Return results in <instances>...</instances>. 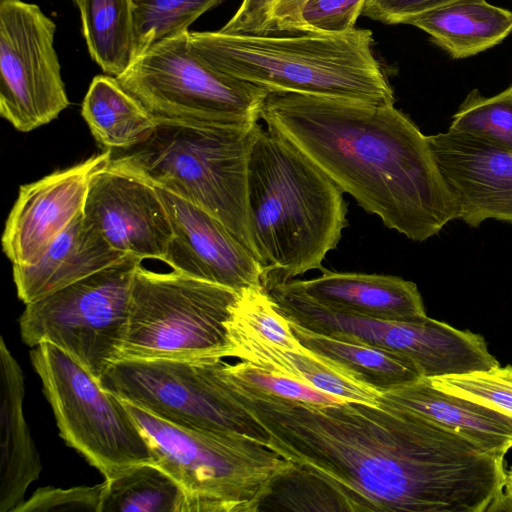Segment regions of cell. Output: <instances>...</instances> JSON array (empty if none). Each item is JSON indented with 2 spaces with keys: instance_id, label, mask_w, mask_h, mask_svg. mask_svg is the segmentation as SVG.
Listing matches in <instances>:
<instances>
[{
  "instance_id": "cell-8",
  "label": "cell",
  "mask_w": 512,
  "mask_h": 512,
  "mask_svg": "<svg viewBox=\"0 0 512 512\" xmlns=\"http://www.w3.org/2000/svg\"><path fill=\"white\" fill-rule=\"evenodd\" d=\"M116 78L157 124L253 125L268 95L207 63L193 49L189 31L151 45Z\"/></svg>"
},
{
  "instance_id": "cell-6",
  "label": "cell",
  "mask_w": 512,
  "mask_h": 512,
  "mask_svg": "<svg viewBox=\"0 0 512 512\" xmlns=\"http://www.w3.org/2000/svg\"><path fill=\"white\" fill-rule=\"evenodd\" d=\"M155 464L185 490L188 512H257L292 464L245 435L183 428L122 400Z\"/></svg>"
},
{
  "instance_id": "cell-33",
  "label": "cell",
  "mask_w": 512,
  "mask_h": 512,
  "mask_svg": "<svg viewBox=\"0 0 512 512\" xmlns=\"http://www.w3.org/2000/svg\"><path fill=\"white\" fill-rule=\"evenodd\" d=\"M366 0H308L297 26V33L336 34L356 27Z\"/></svg>"
},
{
  "instance_id": "cell-15",
  "label": "cell",
  "mask_w": 512,
  "mask_h": 512,
  "mask_svg": "<svg viewBox=\"0 0 512 512\" xmlns=\"http://www.w3.org/2000/svg\"><path fill=\"white\" fill-rule=\"evenodd\" d=\"M83 215L115 250L164 261L172 226L156 188L145 180L108 166L98 171Z\"/></svg>"
},
{
  "instance_id": "cell-30",
  "label": "cell",
  "mask_w": 512,
  "mask_h": 512,
  "mask_svg": "<svg viewBox=\"0 0 512 512\" xmlns=\"http://www.w3.org/2000/svg\"><path fill=\"white\" fill-rule=\"evenodd\" d=\"M427 379V378H426ZM453 393L490 403L512 414V366L428 379Z\"/></svg>"
},
{
  "instance_id": "cell-5",
  "label": "cell",
  "mask_w": 512,
  "mask_h": 512,
  "mask_svg": "<svg viewBox=\"0 0 512 512\" xmlns=\"http://www.w3.org/2000/svg\"><path fill=\"white\" fill-rule=\"evenodd\" d=\"M261 125L158 123L143 142L111 150L108 167L133 174L204 209L253 251L247 175Z\"/></svg>"
},
{
  "instance_id": "cell-12",
  "label": "cell",
  "mask_w": 512,
  "mask_h": 512,
  "mask_svg": "<svg viewBox=\"0 0 512 512\" xmlns=\"http://www.w3.org/2000/svg\"><path fill=\"white\" fill-rule=\"evenodd\" d=\"M55 32L38 5L0 1V115L20 132L50 123L70 104Z\"/></svg>"
},
{
  "instance_id": "cell-19",
  "label": "cell",
  "mask_w": 512,
  "mask_h": 512,
  "mask_svg": "<svg viewBox=\"0 0 512 512\" xmlns=\"http://www.w3.org/2000/svg\"><path fill=\"white\" fill-rule=\"evenodd\" d=\"M380 400L425 415L489 453L505 457L512 448V414L490 403L435 386L426 378L381 393Z\"/></svg>"
},
{
  "instance_id": "cell-20",
  "label": "cell",
  "mask_w": 512,
  "mask_h": 512,
  "mask_svg": "<svg viewBox=\"0 0 512 512\" xmlns=\"http://www.w3.org/2000/svg\"><path fill=\"white\" fill-rule=\"evenodd\" d=\"M23 371L0 338V512H12L42 464L25 420Z\"/></svg>"
},
{
  "instance_id": "cell-27",
  "label": "cell",
  "mask_w": 512,
  "mask_h": 512,
  "mask_svg": "<svg viewBox=\"0 0 512 512\" xmlns=\"http://www.w3.org/2000/svg\"><path fill=\"white\" fill-rule=\"evenodd\" d=\"M223 1L133 0L135 58L156 42L187 32L201 15Z\"/></svg>"
},
{
  "instance_id": "cell-23",
  "label": "cell",
  "mask_w": 512,
  "mask_h": 512,
  "mask_svg": "<svg viewBox=\"0 0 512 512\" xmlns=\"http://www.w3.org/2000/svg\"><path fill=\"white\" fill-rule=\"evenodd\" d=\"M289 323L303 347L381 393L423 378L414 363L401 354L313 332L291 321Z\"/></svg>"
},
{
  "instance_id": "cell-17",
  "label": "cell",
  "mask_w": 512,
  "mask_h": 512,
  "mask_svg": "<svg viewBox=\"0 0 512 512\" xmlns=\"http://www.w3.org/2000/svg\"><path fill=\"white\" fill-rule=\"evenodd\" d=\"M284 282L337 313L399 322L427 316L416 284L397 276L323 269L317 278Z\"/></svg>"
},
{
  "instance_id": "cell-18",
  "label": "cell",
  "mask_w": 512,
  "mask_h": 512,
  "mask_svg": "<svg viewBox=\"0 0 512 512\" xmlns=\"http://www.w3.org/2000/svg\"><path fill=\"white\" fill-rule=\"evenodd\" d=\"M104 239L83 213L31 264L13 265L18 298L28 304L125 257Z\"/></svg>"
},
{
  "instance_id": "cell-3",
  "label": "cell",
  "mask_w": 512,
  "mask_h": 512,
  "mask_svg": "<svg viewBox=\"0 0 512 512\" xmlns=\"http://www.w3.org/2000/svg\"><path fill=\"white\" fill-rule=\"evenodd\" d=\"M343 194L303 152L261 125L249 156L247 204L264 287L324 269L348 225Z\"/></svg>"
},
{
  "instance_id": "cell-32",
  "label": "cell",
  "mask_w": 512,
  "mask_h": 512,
  "mask_svg": "<svg viewBox=\"0 0 512 512\" xmlns=\"http://www.w3.org/2000/svg\"><path fill=\"white\" fill-rule=\"evenodd\" d=\"M104 481L94 486L41 487L12 512H100Z\"/></svg>"
},
{
  "instance_id": "cell-25",
  "label": "cell",
  "mask_w": 512,
  "mask_h": 512,
  "mask_svg": "<svg viewBox=\"0 0 512 512\" xmlns=\"http://www.w3.org/2000/svg\"><path fill=\"white\" fill-rule=\"evenodd\" d=\"M77 6L91 58L119 76L135 58L133 0H79Z\"/></svg>"
},
{
  "instance_id": "cell-37",
  "label": "cell",
  "mask_w": 512,
  "mask_h": 512,
  "mask_svg": "<svg viewBox=\"0 0 512 512\" xmlns=\"http://www.w3.org/2000/svg\"><path fill=\"white\" fill-rule=\"evenodd\" d=\"M487 512H512V467L506 470L501 493Z\"/></svg>"
},
{
  "instance_id": "cell-2",
  "label": "cell",
  "mask_w": 512,
  "mask_h": 512,
  "mask_svg": "<svg viewBox=\"0 0 512 512\" xmlns=\"http://www.w3.org/2000/svg\"><path fill=\"white\" fill-rule=\"evenodd\" d=\"M260 119L387 228L421 242L458 219L427 136L394 104L269 92Z\"/></svg>"
},
{
  "instance_id": "cell-29",
  "label": "cell",
  "mask_w": 512,
  "mask_h": 512,
  "mask_svg": "<svg viewBox=\"0 0 512 512\" xmlns=\"http://www.w3.org/2000/svg\"><path fill=\"white\" fill-rule=\"evenodd\" d=\"M234 318L272 344L291 350L304 348L294 336L289 321L277 311L264 288L241 292Z\"/></svg>"
},
{
  "instance_id": "cell-26",
  "label": "cell",
  "mask_w": 512,
  "mask_h": 512,
  "mask_svg": "<svg viewBox=\"0 0 512 512\" xmlns=\"http://www.w3.org/2000/svg\"><path fill=\"white\" fill-rule=\"evenodd\" d=\"M100 512H188V497L157 464L141 463L104 479Z\"/></svg>"
},
{
  "instance_id": "cell-36",
  "label": "cell",
  "mask_w": 512,
  "mask_h": 512,
  "mask_svg": "<svg viewBox=\"0 0 512 512\" xmlns=\"http://www.w3.org/2000/svg\"><path fill=\"white\" fill-rule=\"evenodd\" d=\"M308 0H275L266 34L297 33L301 11Z\"/></svg>"
},
{
  "instance_id": "cell-1",
  "label": "cell",
  "mask_w": 512,
  "mask_h": 512,
  "mask_svg": "<svg viewBox=\"0 0 512 512\" xmlns=\"http://www.w3.org/2000/svg\"><path fill=\"white\" fill-rule=\"evenodd\" d=\"M229 399L261 427L260 443L292 464L323 509L487 512L505 457L386 401L312 404L271 395L223 366Z\"/></svg>"
},
{
  "instance_id": "cell-11",
  "label": "cell",
  "mask_w": 512,
  "mask_h": 512,
  "mask_svg": "<svg viewBox=\"0 0 512 512\" xmlns=\"http://www.w3.org/2000/svg\"><path fill=\"white\" fill-rule=\"evenodd\" d=\"M220 360L122 359L106 371L100 384L171 424L253 439L246 412L225 392Z\"/></svg>"
},
{
  "instance_id": "cell-24",
  "label": "cell",
  "mask_w": 512,
  "mask_h": 512,
  "mask_svg": "<svg viewBox=\"0 0 512 512\" xmlns=\"http://www.w3.org/2000/svg\"><path fill=\"white\" fill-rule=\"evenodd\" d=\"M81 114L93 137L106 150H124L146 140L155 119L111 75L93 78Z\"/></svg>"
},
{
  "instance_id": "cell-10",
  "label": "cell",
  "mask_w": 512,
  "mask_h": 512,
  "mask_svg": "<svg viewBox=\"0 0 512 512\" xmlns=\"http://www.w3.org/2000/svg\"><path fill=\"white\" fill-rule=\"evenodd\" d=\"M59 434L105 478L155 463L150 444L123 401L104 389L74 357L50 343L30 353Z\"/></svg>"
},
{
  "instance_id": "cell-21",
  "label": "cell",
  "mask_w": 512,
  "mask_h": 512,
  "mask_svg": "<svg viewBox=\"0 0 512 512\" xmlns=\"http://www.w3.org/2000/svg\"><path fill=\"white\" fill-rule=\"evenodd\" d=\"M231 341L229 357L293 378L349 401L380 405L381 392L353 379L305 347L291 350L272 344L238 323L235 318L231 327Z\"/></svg>"
},
{
  "instance_id": "cell-28",
  "label": "cell",
  "mask_w": 512,
  "mask_h": 512,
  "mask_svg": "<svg viewBox=\"0 0 512 512\" xmlns=\"http://www.w3.org/2000/svg\"><path fill=\"white\" fill-rule=\"evenodd\" d=\"M449 130L473 135L512 154V85L491 97L471 91Z\"/></svg>"
},
{
  "instance_id": "cell-35",
  "label": "cell",
  "mask_w": 512,
  "mask_h": 512,
  "mask_svg": "<svg viewBox=\"0 0 512 512\" xmlns=\"http://www.w3.org/2000/svg\"><path fill=\"white\" fill-rule=\"evenodd\" d=\"M275 0H242L231 19L221 28L231 33L266 34Z\"/></svg>"
},
{
  "instance_id": "cell-38",
  "label": "cell",
  "mask_w": 512,
  "mask_h": 512,
  "mask_svg": "<svg viewBox=\"0 0 512 512\" xmlns=\"http://www.w3.org/2000/svg\"><path fill=\"white\" fill-rule=\"evenodd\" d=\"M76 5L78 4L79 0H72Z\"/></svg>"
},
{
  "instance_id": "cell-34",
  "label": "cell",
  "mask_w": 512,
  "mask_h": 512,
  "mask_svg": "<svg viewBox=\"0 0 512 512\" xmlns=\"http://www.w3.org/2000/svg\"><path fill=\"white\" fill-rule=\"evenodd\" d=\"M459 0H366L362 15L386 24H406L414 16Z\"/></svg>"
},
{
  "instance_id": "cell-14",
  "label": "cell",
  "mask_w": 512,
  "mask_h": 512,
  "mask_svg": "<svg viewBox=\"0 0 512 512\" xmlns=\"http://www.w3.org/2000/svg\"><path fill=\"white\" fill-rule=\"evenodd\" d=\"M110 159L111 150H105L20 187L2 234V249L12 265L34 263L83 213L92 177Z\"/></svg>"
},
{
  "instance_id": "cell-31",
  "label": "cell",
  "mask_w": 512,
  "mask_h": 512,
  "mask_svg": "<svg viewBox=\"0 0 512 512\" xmlns=\"http://www.w3.org/2000/svg\"><path fill=\"white\" fill-rule=\"evenodd\" d=\"M229 372L239 381L262 392L286 399L312 404H335L348 401L321 391L309 384L274 373L245 361L227 362Z\"/></svg>"
},
{
  "instance_id": "cell-22",
  "label": "cell",
  "mask_w": 512,
  "mask_h": 512,
  "mask_svg": "<svg viewBox=\"0 0 512 512\" xmlns=\"http://www.w3.org/2000/svg\"><path fill=\"white\" fill-rule=\"evenodd\" d=\"M406 24L421 29L451 57L460 59L501 43L512 32V12L486 0H459L414 16Z\"/></svg>"
},
{
  "instance_id": "cell-16",
  "label": "cell",
  "mask_w": 512,
  "mask_h": 512,
  "mask_svg": "<svg viewBox=\"0 0 512 512\" xmlns=\"http://www.w3.org/2000/svg\"><path fill=\"white\" fill-rule=\"evenodd\" d=\"M427 138L458 219L472 227L486 219L512 224V154L449 129Z\"/></svg>"
},
{
  "instance_id": "cell-7",
  "label": "cell",
  "mask_w": 512,
  "mask_h": 512,
  "mask_svg": "<svg viewBox=\"0 0 512 512\" xmlns=\"http://www.w3.org/2000/svg\"><path fill=\"white\" fill-rule=\"evenodd\" d=\"M241 293L176 271L137 267L122 359L212 360L229 357Z\"/></svg>"
},
{
  "instance_id": "cell-9",
  "label": "cell",
  "mask_w": 512,
  "mask_h": 512,
  "mask_svg": "<svg viewBox=\"0 0 512 512\" xmlns=\"http://www.w3.org/2000/svg\"><path fill=\"white\" fill-rule=\"evenodd\" d=\"M141 259L116 263L34 302L19 317L23 342L50 343L74 357L97 380L120 360L134 275Z\"/></svg>"
},
{
  "instance_id": "cell-4",
  "label": "cell",
  "mask_w": 512,
  "mask_h": 512,
  "mask_svg": "<svg viewBox=\"0 0 512 512\" xmlns=\"http://www.w3.org/2000/svg\"><path fill=\"white\" fill-rule=\"evenodd\" d=\"M193 49L211 66L269 92L394 104L389 80L373 51V33L355 27L336 34L190 32Z\"/></svg>"
},
{
  "instance_id": "cell-13",
  "label": "cell",
  "mask_w": 512,
  "mask_h": 512,
  "mask_svg": "<svg viewBox=\"0 0 512 512\" xmlns=\"http://www.w3.org/2000/svg\"><path fill=\"white\" fill-rule=\"evenodd\" d=\"M155 188L172 226V238L163 262L180 274L239 293L264 288L265 268L222 222L189 201Z\"/></svg>"
}]
</instances>
